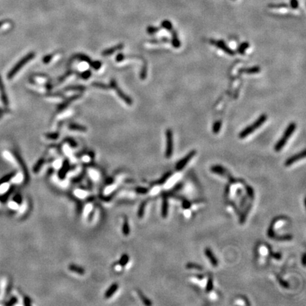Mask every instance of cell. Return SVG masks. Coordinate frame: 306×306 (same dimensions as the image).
I'll use <instances>...</instances> for the list:
<instances>
[{"label":"cell","mask_w":306,"mask_h":306,"mask_svg":"<svg viewBox=\"0 0 306 306\" xmlns=\"http://www.w3.org/2000/svg\"><path fill=\"white\" fill-rule=\"evenodd\" d=\"M267 120V115L265 114H262L254 123H253V124H252L250 125H248V126L246 127L245 129H243L242 131L240 133L239 137L240 139H244L245 137H247L248 135L252 134L253 132H254L256 130L262 126Z\"/></svg>","instance_id":"cell-1"},{"label":"cell","mask_w":306,"mask_h":306,"mask_svg":"<svg viewBox=\"0 0 306 306\" xmlns=\"http://www.w3.org/2000/svg\"><path fill=\"white\" fill-rule=\"evenodd\" d=\"M295 129H296V124L295 123L292 122L288 124L284 133H283L282 137H281L279 140L277 142V144L275 145L274 150L276 152H279L283 148V147L287 143L288 140L290 138L292 134L294 133Z\"/></svg>","instance_id":"cell-2"},{"label":"cell","mask_w":306,"mask_h":306,"mask_svg":"<svg viewBox=\"0 0 306 306\" xmlns=\"http://www.w3.org/2000/svg\"><path fill=\"white\" fill-rule=\"evenodd\" d=\"M35 56H36V53L34 52H30V53L27 54L26 56H24L21 60H20V61L15 65V66L13 67V68L9 71L8 75H7L8 79H11L13 78L15 75L20 71V70H21L25 65L28 63L29 61H31V60L35 57Z\"/></svg>","instance_id":"cell-3"},{"label":"cell","mask_w":306,"mask_h":306,"mask_svg":"<svg viewBox=\"0 0 306 306\" xmlns=\"http://www.w3.org/2000/svg\"><path fill=\"white\" fill-rule=\"evenodd\" d=\"M110 85H111V87H112L113 89H114L115 90H116L117 94L119 95V97L121 98V99L125 103V104L129 105V106L133 104V100H132L131 98H130L128 96V95L125 94V93L119 88V86H118L117 83H116V82L115 81L114 79L111 80V83H110Z\"/></svg>","instance_id":"cell-4"},{"label":"cell","mask_w":306,"mask_h":306,"mask_svg":"<svg viewBox=\"0 0 306 306\" xmlns=\"http://www.w3.org/2000/svg\"><path fill=\"white\" fill-rule=\"evenodd\" d=\"M210 43L214 45V46L217 47L218 48L222 50L223 52H225V53L229 55V56H232L235 55V51H234L233 50L230 48V47L225 43V42L223 41V40H218V41H215V40L212 39L210 40Z\"/></svg>","instance_id":"cell-5"},{"label":"cell","mask_w":306,"mask_h":306,"mask_svg":"<svg viewBox=\"0 0 306 306\" xmlns=\"http://www.w3.org/2000/svg\"><path fill=\"white\" fill-rule=\"evenodd\" d=\"M167 137V148L165 152V157L169 158L172 157L174 149V143H173V133L172 129H167L166 130Z\"/></svg>","instance_id":"cell-6"},{"label":"cell","mask_w":306,"mask_h":306,"mask_svg":"<svg viewBox=\"0 0 306 306\" xmlns=\"http://www.w3.org/2000/svg\"><path fill=\"white\" fill-rule=\"evenodd\" d=\"M196 154V150H191V151L189 152L184 158H183V159L179 160V161L177 162V164L176 165V169L177 170L182 169L183 168H184L186 165L190 162V160L195 156Z\"/></svg>","instance_id":"cell-7"},{"label":"cell","mask_w":306,"mask_h":306,"mask_svg":"<svg viewBox=\"0 0 306 306\" xmlns=\"http://www.w3.org/2000/svg\"><path fill=\"white\" fill-rule=\"evenodd\" d=\"M305 157V150H303L302 152H298V154L293 155V156H291L290 157L288 158L287 160L285 162L286 167L291 166V165L293 164H294L295 162H298V160L304 159Z\"/></svg>","instance_id":"cell-8"},{"label":"cell","mask_w":306,"mask_h":306,"mask_svg":"<svg viewBox=\"0 0 306 306\" xmlns=\"http://www.w3.org/2000/svg\"><path fill=\"white\" fill-rule=\"evenodd\" d=\"M0 94H1V99L2 102H3V104L5 106H7L9 105V100L6 91H5V88L1 76H0Z\"/></svg>","instance_id":"cell-9"},{"label":"cell","mask_w":306,"mask_h":306,"mask_svg":"<svg viewBox=\"0 0 306 306\" xmlns=\"http://www.w3.org/2000/svg\"><path fill=\"white\" fill-rule=\"evenodd\" d=\"M80 96H81L80 94L79 95L77 94V95H74V96H72L71 97L68 98V99H67L65 102L62 103V104H61V105H59L58 107H57V110H58V111H62V110L66 109V108L68 106L72 101H74V100L77 99H79Z\"/></svg>","instance_id":"cell-10"},{"label":"cell","mask_w":306,"mask_h":306,"mask_svg":"<svg viewBox=\"0 0 306 306\" xmlns=\"http://www.w3.org/2000/svg\"><path fill=\"white\" fill-rule=\"evenodd\" d=\"M123 47H124V45L119 44V45H117V46H115L114 47H110V48H108L106 50H105V51H104L101 52V55L103 56H110V55H112L113 53H114V52H116V51H120V50L123 49Z\"/></svg>","instance_id":"cell-11"},{"label":"cell","mask_w":306,"mask_h":306,"mask_svg":"<svg viewBox=\"0 0 306 306\" xmlns=\"http://www.w3.org/2000/svg\"><path fill=\"white\" fill-rule=\"evenodd\" d=\"M261 71V69L259 66H254L248 68H242L239 70L240 73H245L247 74H257Z\"/></svg>","instance_id":"cell-12"},{"label":"cell","mask_w":306,"mask_h":306,"mask_svg":"<svg viewBox=\"0 0 306 306\" xmlns=\"http://www.w3.org/2000/svg\"><path fill=\"white\" fill-rule=\"evenodd\" d=\"M68 169H69V162L67 160H65L63 163L62 164L61 170H60L58 173V177L60 179H64L65 176H66Z\"/></svg>","instance_id":"cell-13"},{"label":"cell","mask_w":306,"mask_h":306,"mask_svg":"<svg viewBox=\"0 0 306 306\" xmlns=\"http://www.w3.org/2000/svg\"><path fill=\"white\" fill-rule=\"evenodd\" d=\"M172 46L174 47V48H179V47H180V46H181V42H180L179 39V37H178L177 32L174 31H172Z\"/></svg>","instance_id":"cell-14"},{"label":"cell","mask_w":306,"mask_h":306,"mask_svg":"<svg viewBox=\"0 0 306 306\" xmlns=\"http://www.w3.org/2000/svg\"><path fill=\"white\" fill-rule=\"evenodd\" d=\"M205 254H206V257L209 258V260L210 261V262H211L212 265L214 266V267H216V266L218 265V260H217L216 258L215 257L214 254H213L212 251L210 250V249H206L205 251Z\"/></svg>","instance_id":"cell-15"},{"label":"cell","mask_w":306,"mask_h":306,"mask_svg":"<svg viewBox=\"0 0 306 306\" xmlns=\"http://www.w3.org/2000/svg\"><path fill=\"white\" fill-rule=\"evenodd\" d=\"M118 288H119V286H118L117 283H114V284H113L111 286L106 290V293H105V298H111L112 295L116 292Z\"/></svg>","instance_id":"cell-16"},{"label":"cell","mask_w":306,"mask_h":306,"mask_svg":"<svg viewBox=\"0 0 306 306\" xmlns=\"http://www.w3.org/2000/svg\"><path fill=\"white\" fill-rule=\"evenodd\" d=\"M69 128L72 130H76V131L79 132H86L87 128L83 126L82 125H79L77 124H70L68 125Z\"/></svg>","instance_id":"cell-17"},{"label":"cell","mask_w":306,"mask_h":306,"mask_svg":"<svg viewBox=\"0 0 306 306\" xmlns=\"http://www.w3.org/2000/svg\"><path fill=\"white\" fill-rule=\"evenodd\" d=\"M250 47V43H248L247 41H245V42H243L240 45L239 47H237V52L239 53L240 55H245V51L247 50L248 47Z\"/></svg>","instance_id":"cell-18"},{"label":"cell","mask_w":306,"mask_h":306,"mask_svg":"<svg viewBox=\"0 0 306 306\" xmlns=\"http://www.w3.org/2000/svg\"><path fill=\"white\" fill-rule=\"evenodd\" d=\"M211 172L214 173H216L218 174L223 175V174H226L227 172L224 168L221 166H219V165H215V166L211 167Z\"/></svg>","instance_id":"cell-19"},{"label":"cell","mask_w":306,"mask_h":306,"mask_svg":"<svg viewBox=\"0 0 306 306\" xmlns=\"http://www.w3.org/2000/svg\"><path fill=\"white\" fill-rule=\"evenodd\" d=\"M168 214V202L166 197L163 198L162 206V215L163 218H166Z\"/></svg>","instance_id":"cell-20"},{"label":"cell","mask_w":306,"mask_h":306,"mask_svg":"<svg viewBox=\"0 0 306 306\" xmlns=\"http://www.w3.org/2000/svg\"><path fill=\"white\" fill-rule=\"evenodd\" d=\"M69 269L72 272H73L74 273H77V274H80V275H83L84 274V270L82 269V267H79L78 266L74 265V264H71L69 266Z\"/></svg>","instance_id":"cell-21"},{"label":"cell","mask_w":306,"mask_h":306,"mask_svg":"<svg viewBox=\"0 0 306 306\" xmlns=\"http://www.w3.org/2000/svg\"><path fill=\"white\" fill-rule=\"evenodd\" d=\"M84 89H86L84 87L81 86V85H75V86H70L67 87L65 89V91H79L82 92L84 91Z\"/></svg>","instance_id":"cell-22"},{"label":"cell","mask_w":306,"mask_h":306,"mask_svg":"<svg viewBox=\"0 0 306 306\" xmlns=\"http://www.w3.org/2000/svg\"><path fill=\"white\" fill-rule=\"evenodd\" d=\"M221 126H222V122L221 121H215L214 124V125H213V128H212L213 133H214V134H218V133L220 132V128H221Z\"/></svg>","instance_id":"cell-23"},{"label":"cell","mask_w":306,"mask_h":306,"mask_svg":"<svg viewBox=\"0 0 306 306\" xmlns=\"http://www.w3.org/2000/svg\"><path fill=\"white\" fill-rule=\"evenodd\" d=\"M44 159H41V160H39L37 162V163L36 164H35V166L34 167V168H33V172H34V173H38L39 171H40V169H41V168L43 166V164H44Z\"/></svg>","instance_id":"cell-24"},{"label":"cell","mask_w":306,"mask_h":306,"mask_svg":"<svg viewBox=\"0 0 306 306\" xmlns=\"http://www.w3.org/2000/svg\"><path fill=\"white\" fill-rule=\"evenodd\" d=\"M74 194L76 196L77 198H79V199H84V198L86 197L87 195V192L84 191H83V190H82V189H76L74 191Z\"/></svg>","instance_id":"cell-25"},{"label":"cell","mask_w":306,"mask_h":306,"mask_svg":"<svg viewBox=\"0 0 306 306\" xmlns=\"http://www.w3.org/2000/svg\"><path fill=\"white\" fill-rule=\"evenodd\" d=\"M161 26H162V28L165 29L166 30H167V31H172V29H173L172 24L171 23V21H168V20H164V21H163L161 24Z\"/></svg>","instance_id":"cell-26"},{"label":"cell","mask_w":306,"mask_h":306,"mask_svg":"<svg viewBox=\"0 0 306 306\" xmlns=\"http://www.w3.org/2000/svg\"><path fill=\"white\" fill-rule=\"evenodd\" d=\"M123 233L125 236H128L130 233V228H129V225L128 223V220L125 219L124 220V225H123Z\"/></svg>","instance_id":"cell-27"},{"label":"cell","mask_w":306,"mask_h":306,"mask_svg":"<svg viewBox=\"0 0 306 306\" xmlns=\"http://www.w3.org/2000/svg\"><path fill=\"white\" fill-rule=\"evenodd\" d=\"M76 57L80 59L82 61H85L86 62H87V63H89V65H91L92 62L91 61V59H90L88 56H85V55H84V54H77Z\"/></svg>","instance_id":"cell-28"},{"label":"cell","mask_w":306,"mask_h":306,"mask_svg":"<svg viewBox=\"0 0 306 306\" xmlns=\"http://www.w3.org/2000/svg\"><path fill=\"white\" fill-rule=\"evenodd\" d=\"M147 65L145 63L141 70V72H140V79L142 80L145 79V78H146L147 77Z\"/></svg>","instance_id":"cell-29"},{"label":"cell","mask_w":306,"mask_h":306,"mask_svg":"<svg viewBox=\"0 0 306 306\" xmlns=\"http://www.w3.org/2000/svg\"><path fill=\"white\" fill-rule=\"evenodd\" d=\"M128 261H129L128 256L127 254H123V256L121 257V259H120L119 264H121V266H125L128 264Z\"/></svg>","instance_id":"cell-30"},{"label":"cell","mask_w":306,"mask_h":306,"mask_svg":"<svg viewBox=\"0 0 306 306\" xmlns=\"http://www.w3.org/2000/svg\"><path fill=\"white\" fill-rule=\"evenodd\" d=\"M145 205H146V204H145V202L142 203L141 205H140V208H139L138 212H137V215H138V217L140 218H141L143 217V215H144V213H145Z\"/></svg>","instance_id":"cell-31"},{"label":"cell","mask_w":306,"mask_h":306,"mask_svg":"<svg viewBox=\"0 0 306 306\" xmlns=\"http://www.w3.org/2000/svg\"><path fill=\"white\" fill-rule=\"evenodd\" d=\"M92 86L95 87H98V88H100V89H109L110 88V87L108 86V85L100 83V82H94V83L92 84Z\"/></svg>","instance_id":"cell-32"},{"label":"cell","mask_w":306,"mask_h":306,"mask_svg":"<svg viewBox=\"0 0 306 306\" xmlns=\"http://www.w3.org/2000/svg\"><path fill=\"white\" fill-rule=\"evenodd\" d=\"M116 189V186L115 185H110L109 187H107L106 189L104 190V194L105 195H109L112 193Z\"/></svg>","instance_id":"cell-33"},{"label":"cell","mask_w":306,"mask_h":306,"mask_svg":"<svg viewBox=\"0 0 306 306\" xmlns=\"http://www.w3.org/2000/svg\"><path fill=\"white\" fill-rule=\"evenodd\" d=\"M270 8H274V9H281V8H288L289 6L286 4H272L269 5Z\"/></svg>","instance_id":"cell-34"},{"label":"cell","mask_w":306,"mask_h":306,"mask_svg":"<svg viewBox=\"0 0 306 306\" xmlns=\"http://www.w3.org/2000/svg\"><path fill=\"white\" fill-rule=\"evenodd\" d=\"M89 173L90 177H91L93 180H94V181H97V180L99 179V174H98V173L96 171H94V170L92 169V170H90Z\"/></svg>","instance_id":"cell-35"},{"label":"cell","mask_w":306,"mask_h":306,"mask_svg":"<svg viewBox=\"0 0 306 306\" xmlns=\"http://www.w3.org/2000/svg\"><path fill=\"white\" fill-rule=\"evenodd\" d=\"M46 137L47 138L56 140L59 137V133H47L46 134Z\"/></svg>","instance_id":"cell-36"},{"label":"cell","mask_w":306,"mask_h":306,"mask_svg":"<svg viewBox=\"0 0 306 306\" xmlns=\"http://www.w3.org/2000/svg\"><path fill=\"white\" fill-rule=\"evenodd\" d=\"M9 188V185L7 183H4L1 186H0V194H4L5 192H7L8 191Z\"/></svg>","instance_id":"cell-37"},{"label":"cell","mask_w":306,"mask_h":306,"mask_svg":"<svg viewBox=\"0 0 306 306\" xmlns=\"http://www.w3.org/2000/svg\"><path fill=\"white\" fill-rule=\"evenodd\" d=\"M159 30H160L159 28L150 26L147 28V32L149 34H155V33H157L158 31H159Z\"/></svg>","instance_id":"cell-38"},{"label":"cell","mask_w":306,"mask_h":306,"mask_svg":"<svg viewBox=\"0 0 306 306\" xmlns=\"http://www.w3.org/2000/svg\"><path fill=\"white\" fill-rule=\"evenodd\" d=\"M187 268L188 269H199V270H202V267L200 266L193 264V263H190V264L187 265Z\"/></svg>","instance_id":"cell-39"},{"label":"cell","mask_w":306,"mask_h":306,"mask_svg":"<svg viewBox=\"0 0 306 306\" xmlns=\"http://www.w3.org/2000/svg\"><path fill=\"white\" fill-rule=\"evenodd\" d=\"M299 3H298V0H290V6L293 9H296L298 8Z\"/></svg>","instance_id":"cell-40"},{"label":"cell","mask_w":306,"mask_h":306,"mask_svg":"<svg viewBox=\"0 0 306 306\" xmlns=\"http://www.w3.org/2000/svg\"><path fill=\"white\" fill-rule=\"evenodd\" d=\"M91 66L94 68V70H99L100 69V67H101V62H99V61H96V62H92V63H91Z\"/></svg>","instance_id":"cell-41"},{"label":"cell","mask_w":306,"mask_h":306,"mask_svg":"<svg viewBox=\"0 0 306 306\" xmlns=\"http://www.w3.org/2000/svg\"><path fill=\"white\" fill-rule=\"evenodd\" d=\"M92 204H87L86 206L84 207V215H88L90 212L92 211Z\"/></svg>","instance_id":"cell-42"},{"label":"cell","mask_w":306,"mask_h":306,"mask_svg":"<svg viewBox=\"0 0 306 306\" xmlns=\"http://www.w3.org/2000/svg\"><path fill=\"white\" fill-rule=\"evenodd\" d=\"M91 75H92L91 71H89V70H87V71L82 72V77L84 79H89L90 77H91Z\"/></svg>","instance_id":"cell-43"},{"label":"cell","mask_w":306,"mask_h":306,"mask_svg":"<svg viewBox=\"0 0 306 306\" xmlns=\"http://www.w3.org/2000/svg\"><path fill=\"white\" fill-rule=\"evenodd\" d=\"M22 180H23V175L21 174H19L16 175V177L14 178L13 182L14 183H19V182H21Z\"/></svg>","instance_id":"cell-44"},{"label":"cell","mask_w":306,"mask_h":306,"mask_svg":"<svg viewBox=\"0 0 306 306\" xmlns=\"http://www.w3.org/2000/svg\"><path fill=\"white\" fill-rule=\"evenodd\" d=\"M9 206L10 209H13V210H16L19 208L18 204H17V203L15 202V201L10 202L9 204Z\"/></svg>","instance_id":"cell-45"},{"label":"cell","mask_w":306,"mask_h":306,"mask_svg":"<svg viewBox=\"0 0 306 306\" xmlns=\"http://www.w3.org/2000/svg\"><path fill=\"white\" fill-rule=\"evenodd\" d=\"M139 295H140V297L141 298L142 300L144 302L145 305H151V303L149 301L148 299H147V298L144 296L143 294H142L141 293H139Z\"/></svg>","instance_id":"cell-46"},{"label":"cell","mask_w":306,"mask_h":306,"mask_svg":"<svg viewBox=\"0 0 306 306\" xmlns=\"http://www.w3.org/2000/svg\"><path fill=\"white\" fill-rule=\"evenodd\" d=\"M136 191L137 193H139V194H146V193L147 192V189H146V188H144V187L137 188Z\"/></svg>","instance_id":"cell-47"},{"label":"cell","mask_w":306,"mask_h":306,"mask_svg":"<svg viewBox=\"0 0 306 306\" xmlns=\"http://www.w3.org/2000/svg\"><path fill=\"white\" fill-rule=\"evenodd\" d=\"M52 58V55H49V56H45L43 60V62L45 64H47L51 61Z\"/></svg>","instance_id":"cell-48"},{"label":"cell","mask_w":306,"mask_h":306,"mask_svg":"<svg viewBox=\"0 0 306 306\" xmlns=\"http://www.w3.org/2000/svg\"><path fill=\"white\" fill-rule=\"evenodd\" d=\"M212 288H213V281H212L211 278H210V279L209 280V281H208L206 290L208 292H209L212 290Z\"/></svg>","instance_id":"cell-49"},{"label":"cell","mask_w":306,"mask_h":306,"mask_svg":"<svg viewBox=\"0 0 306 306\" xmlns=\"http://www.w3.org/2000/svg\"><path fill=\"white\" fill-rule=\"evenodd\" d=\"M124 58H125V57H124V55H123L122 53H119V54L118 55V56H116V61H117V62H121V61H122L123 60H124Z\"/></svg>","instance_id":"cell-50"},{"label":"cell","mask_w":306,"mask_h":306,"mask_svg":"<svg viewBox=\"0 0 306 306\" xmlns=\"http://www.w3.org/2000/svg\"><path fill=\"white\" fill-rule=\"evenodd\" d=\"M14 200L15 202H16L17 204H20V203L21 202V197L19 195H18V196H16L14 197Z\"/></svg>","instance_id":"cell-51"},{"label":"cell","mask_w":306,"mask_h":306,"mask_svg":"<svg viewBox=\"0 0 306 306\" xmlns=\"http://www.w3.org/2000/svg\"><path fill=\"white\" fill-rule=\"evenodd\" d=\"M71 73H72V72H67V73H66V74H65V75H64V76H63V77H61V79H60V80H59V82H62V81H63V80H64V79H65V78H66V77H69V76H70V74H71Z\"/></svg>","instance_id":"cell-52"},{"label":"cell","mask_w":306,"mask_h":306,"mask_svg":"<svg viewBox=\"0 0 306 306\" xmlns=\"http://www.w3.org/2000/svg\"><path fill=\"white\" fill-rule=\"evenodd\" d=\"M67 142H69V143L72 145V147H76L77 146V143L75 142L73 140H71V139H68L67 140Z\"/></svg>","instance_id":"cell-53"},{"label":"cell","mask_w":306,"mask_h":306,"mask_svg":"<svg viewBox=\"0 0 306 306\" xmlns=\"http://www.w3.org/2000/svg\"><path fill=\"white\" fill-rule=\"evenodd\" d=\"M62 166V163L60 162H56L54 164V167L56 168H60Z\"/></svg>","instance_id":"cell-54"},{"label":"cell","mask_w":306,"mask_h":306,"mask_svg":"<svg viewBox=\"0 0 306 306\" xmlns=\"http://www.w3.org/2000/svg\"><path fill=\"white\" fill-rule=\"evenodd\" d=\"M121 267H122V266L121 264L116 265V267H115V270L117 271V272H119V271H121Z\"/></svg>","instance_id":"cell-55"},{"label":"cell","mask_w":306,"mask_h":306,"mask_svg":"<svg viewBox=\"0 0 306 306\" xmlns=\"http://www.w3.org/2000/svg\"><path fill=\"white\" fill-rule=\"evenodd\" d=\"M158 191H159V188H154L152 191H151V193L152 194H157V193L158 192Z\"/></svg>","instance_id":"cell-56"},{"label":"cell","mask_w":306,"mask_h":306,"mask_svg":"<svg viewBox=\"0 0 306 306\" xmlns=\"http://www.w3.org/2000/svg\"><path fill=\"white\" fill-rule=\"evenodd\" d=\"M305 254L303 255V265H305Z\"/></svg>","instance_id":"cell-57"},{"label":"cell","mask_w":306,"mask_h":306,"mask_svg":"<svg viewBox=\"0 0 306 306\" xmlns=\"http://www.w3.org/2000/svg\"><path fill=\"white\" fill-rule=\"evenodd\" d=\"M3 24H4V21H0V27H1Z\"/></svg>","instance_id":"cell-58"}]
</instances>
